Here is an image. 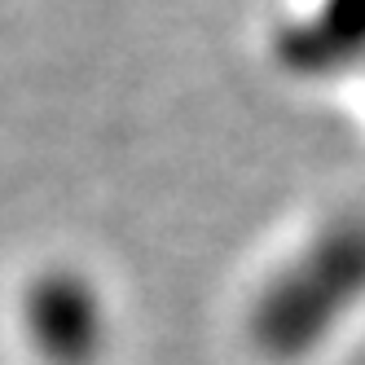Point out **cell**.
Masks as SVG:
<instances>
[{
    "label": "cell",
    "mask_w": 365,
    "mask_h": 365,
    "mask_svg": "<svg viewBox=\"0 0 365 365\" xmlns=\"http://www.w3.org/2000/svg\"><path fill=\"white\" fill-rule=\"evenodd\" d=\"M365 295V220H344L326 229L277 286L259 299L255 334L269 356H295L322 339L339 308H352Z\"/></svg>",
    "instance_id": "cell-1"
},
{
    "label": "cell",
    "mask_w": 365,
    "mask_h": 365,
    "mask_svg": "<svg viewBox=\"0 0 365 365\" xmlns=\"http://www.w3.org/2000/svg\"><path fill=\"white\" fill-rule=\"evenodd\" d=\"M31 326L36 339L44 344L48 356H58L62 365H80L93 352V339L101 330L93 295L80 282H48L31 299Z\"/></svg>",
    "instance_id": "cell-2"
}]
</instances>
